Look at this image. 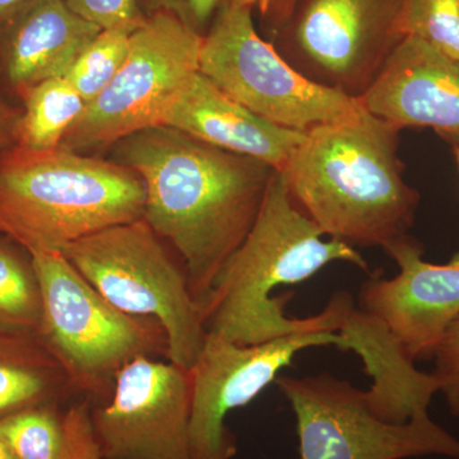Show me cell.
Listing matches in <instances>:
<instances>
[{
	"instance_id": "ac0fdd59",
	"label": "cell",
	"mask_w": 459,
	"mask_h": 459,
	"mask_svg": "<svg viewBox=\"0 0 459 459\" xmlns=\"http://www.w3.org/2000/svg\"><path fill=\"white\" fill-rule=\"evenodd\" d=\"M25 113L14 123L16 144L31 150L60 147L86 102L65 77L49 78L23 93Z\"/></svg>"
},
{
	"instance_id": "277c9868",
	"label": "cell",
	"mask_w": 459,
	"mask_h": 459,
	"mask_svg": "<svg viewBox=\"0 0 459 459\" xmlns=\"http://www.w3.org/2000/svg\"><path fill=\"white\" fill-rule=\"evenodd\" d=\"M146 190L122 164L65 147L0 151V234L30 255L142 219Z\"/></svg>"
},
{
	"instance_id": "ba28073f",
	"label": "cell",
	"mask_w": 459,
	"mask_h": 459,
	"mask_svg": "<svg viewBox=\"0 0 459 459\" xmlns=\"http://www.w3.org/2000/svg\"><path fill=\"white\" fill-rule=\"evenodd\" d=\"M202 41L186 18L162 9L131 36V49L107 89L86 105L60 146H108L162 126L168 111L199 72Z\"/></svg>"
},
{
	"instance_id": "3957f363",
	"label": "cell",
	"mask_w": 459,
	"mask_h": 459,
	"mask_svg": "<svg viewBox=\"0 0 459 459\" xmlns=\"http://www.w3.org/2000/svg\"><path fill=\"white\" fill-rule=\"evenodd\" d=\"M398 133L364 107L305 132L280 172L323 235L383 249L409 235L420 195L403 179Z\"/></svg>"
},
{
	"instance_id": "f546056e",
	"label": "cell",
	"mask_w": 459,
	"mask_h": 459,
	"mask_svg": "<svg viewBox=\"0 0 459 459\" xmlns=\"http://www.w3.org/2000/svg\"><path fill=\"white\" fill-rule=\"evenodd\" d=\"M0 459H17L2 442H0Z\"/></svg>"
},
{
	"instance_id": "ffe728a7",
	"label": "cell",
	"mask_w": 459,
	"mask_h": 459,
	"mask_svg": "<svg viewBox=\"0 0 459 459\" xmlns=\"http://www.w3.org/2000/svg\"><path fill=\"white\" fill-rule=\"evenodd\" d=\"M65 440L63 407H35L0 419V442L17 459H60Z\"/></svg>"
},
{
	"instance_id": "30bf717a",
	"label": "cell",
	"mask_w": 459,
	"mask_h": 459,
	"mask_svg": "<svg viewBox=\"0 0 459 459\" xmlns=\"http://www.w3.org/2000/svg\"><path fill=\"white\" fill-rule=\"evenodd\" d=\"M407 0H307L283 56L313 82L360 100L404 38Z\"/></svg>"
},
{
	"instance_id": "4fadbf2b",
	"label": "cell",
	"mask_w": 459,
	"mask_h": 459,
	"mask_svg": "<svg viewBox=\"0 0 459 459\" xmlns=\"http://www.w3.org/2000/svg\"><path fill=\"white\" fill-rule=\"evenodd\" d=\"M360 102L398 131L427 126L459 147V60L415 36L402 39Z\"/></svg>"
},
{
	"instance_id": "4dcf8cb0",
	"label": "cell",
	"mask_w": 459,
	"mask_h": 459,
	"mask_svg": "<svg viewBox=\"0 0 459 459\" xmlns=\"http://www.w3.org/2000/svg\"><path fill=\"white\" fill-rule=\"evenodd\" d=\"M455 159H457V164L459 168V147H455Z\"/></svg>"
},
{
	"instance_id": "83f0119b",
	"label": "cell",
	"mask_w": 459,
	"mask_h": 459,
	"mask_svg": "<svg viewBox=\"0 0 459 459\" xmlns=\"http://www.w3.org/2000/svg\"><path fill=\"white\" fill-rule=\"evenodd\" d=\"M29 2L30 0H0V27Z\"/></svg>"
},
{
	"instance_id": "52a82bcc",
	"label": "cell",
	"mask_w": 459,
	"mask_h": 459,
	"mask_svg": "<svg viewBox=\"0 0 459 459\" xmlns=\"http://www.w3.org/2000/svg\"><path fill=\"white\" fill-rule=\"evenodd\" d=\"M253 9L222 4L202 41L199 72L268 122L307 132L361 110L360 100L305 77L263 40Z\"/></svg>"
},
{
	"instance_id": "6da1fadb",
	"label": "cell",
	"mask_w": 459,
	"mask_h": 459,
	"mask_svg": "<svg viewBox=\"0 0 459 459\" xmlns=\"http://www.w3.org/2000/svg\"><path fill=\"white\" fill-rule=\"evenodd\" d=\"M117 143L122 165L143 181V219L174 247L201 307L252 229L274 169L169 126Z\"/></svg>"
},
{
	"instance_id": "f1b7e54d",
	"label": "cell",
	"mask_w": 459,
	"mask_h": 459,
	"mask_svg": "<svg viewBox=\"0 0 459 459\" xmlns=\"http://www.w3.org/2000/svg\"><path fill=\"white\" fill-rule=\"evenodd\" d=\"M5 138H7V128H5L4 117H3L2 110H0V146L4 143Z\"/></svg>"
},
{
	"instance_id": "8992f818",
	"label": "cell",
	"mask_w": 459,
	"mask_h": 459,
	"mask_svg": "<svg viewBox=\"0 0 459 459\" xmlns=\"http://www.w3.org/2000/svg\"><path fill=\"white\" fill-rule=\"evenodd\" d=\"M164 243L142 217L80 238L60 253L117 309L157 320L168 336V360L190 370L207 331L186 267Z\"/></svg>"
},
{
	"instance_id": "44dd1931",
	"label": "cell",
	"mask_w": 459,
	"mask_h": 459,
	"mask_svg": "<svg viewBox=\"0 0 459 459\" xmlns=\"http://www.w3.org/2000/svg\"><path fill=\"white\" fill-rule=\"evenodd\" d=\"M132 33L122 29L102 30L66 72L65 80L86 104L107 89L126 63Z\"/></svg>"
},
{
	"instance_id": "e0dca14e",
	"label": "cell",
	"mask_w": 459,
	"mask_h": 459,
	"mask_svg": "<svg viewBox=\"0 0 459 459\" xmlns=\"http://www.w3.org/2000/svg\"><path fill=\"white\" fill-rule=\"evenodd\" d=\"M75 397L65 371L33 333L0 332V419Z\"/></svg>"
},
{
	"instance_id": "7c38bea8",
	"label": "cell",
	"mask_w": 459,
	"mask_h": 459,
	"mask_svg": "<svg viewBox=\"0 0 459 459\" xmlns=\"http://www.w3.org/2000/svg\"><path fill=\"white\" fill-rule=\"evenodd\" d=\"M385 252L400 272L392 279L371 274L362 283L358 307L382 323L413 361L433 359L459 316V253L446 264L429 263L421 244L409 235Z\"/></svg>"
},
{
	"instance_id": "2e32d148",
	"label": "cell",
	"mask_w": 459,
	"mask_h": 459,
	"mask_svg": "<svg viewBox=\"0 0 459 459\" xmlns=\"http://www.w3.org/2000/svg\"><path fill=\"white\" fill-rule=\"evenodd\" d=\"M101 31L65 0H30L0 27L9 83L23 95L36 83L65 77Z\"/></svg>"
},
{
	"instance_id": "4316f807",
	"label": "cell",
	"mask_w": 459,
	"mask_h": 459,
	"mask_svg": "<svg viewBox=\"0 0 459 459\" xmlns=\"http://www.w3.org/2000/svg\"><path fill=\"white\" fill-rule=\"evenodd\" d=\"M220 3H222V0H183L188 14L186 21L197 30V27L204 26L210 21Z\"/></svg>"
},
{
	"instance_id": "cb8c5ba5",
	"label": "cell",
	"mask_w": 459,
	"mask_h": 459,
	"mask_svg": "<svg viewBox=\"0 0 459 459\" xmlns=\"http://www.w3.org/2000/svg\"><path fill=\"white\" fill-rule=\"evenodd\" d=\"M433 359V376L439 385V392L446 398L449 412L459 419V316L446 329Z\"/></svg>"
},
{
	"instance_id": "7a4b0ae2",
	"label": "cell",
	"mask_w": 459,
	"mask_h": 459,
	"mask_svg": "<svg viewBox=\"0 0 459 459\" xmlns=\"http://www.w3.org/2000/svg\"><path fill=\"white\" fill-rule=\"evenodd\" d=\"M295 204L283 175L272 172L261 210L243 243L230 255L201 305L207 333L238 344H256L313 331L342 332L356 305L338 291L307 318L287 316L294 292L273 298L281 286L309 280L329 263L369 270L356 247L331 238Z\"/></svg>"
},
{
	"instance_id": "484cf974",
	"label": "cell",
	"mask_w": 459,
	"mask_h": 459,
	"mask_svg": "<svg viewBox=\"0 0 459 459\" xmlns=\"http://www.w3.org/2000/svg\"><path fill=\"white\" fill-rule=\"evenodd\" d=\"M300 0H222V4L234 7L258 8L263 16L276 25L289 22Z\"/></svg>"
},
{
	"instance_id": "5b68a950",
	"label": "cell",
	"mask_w": 459,
	"mask_h": 459,
	"mask_svg": "<svg viewBox=\"0 0 459 459\" xmlns=\"http://www.w3.org/2000/svg\"><path fill=\"white\" fill-rule=\"evenodd\" d=\"M31 255L41 289L36 336L65 371L74 395L102 403L126 364L168 359V336L157 320L117 309L62 253Z\"/></svg>"
},
{
	"instance_id": "d6986e66",
	"label": "cell",
	"mask_w": 459,
	"mask_h": 459,
	"mask_svg": "<svg viewBox=\"0 0 459 459\" xmlns=\"http://www.w3.org/2000/svg\"><path fill=\"white\" fill-rule=\"evenodd\" d=\"M41 319V289L32 255L0 234V332L33 333Z\"/></svg>"
},
{
	"instance_id": "d4e9b609",
	"label": "cell",
	"mask_w": 459,
	"mask_h": 459,
	"mask_svg": "<svg viewBox=\"0 0 459 459\" xmlns=\"http://www.w3.org/2000/svg\"><path fill=\"white\" fill-rule=\"evenodd\" d=\"M91 401L80 398L65 409V440L60 459H100L90 420Z\"/></svg>"
},
{
	"instance_id": "5bb4252c",
	"label": "cell",
	"mask_w": 459,
	"mask_h": 459,
	"mask_svg": "<svg viewBox=\"0 0 459 459\" xmlns=\"http://www.w3.org/2000/svg\"><path fill=\"white\" fill-rule=\"evenodd\" d=\"M287 401L300 459H407L415 453L409 429L377 418L358 395L300 389Z\"/></svg>"
},
{
	"instance_id": "8fae6325",
	"label": "cell",
	"mask_w": 459,
	"mask_h": 459,
	"mask_svg": "<svg viewBox=\"0 0 459 459\" xmlns=\"http://www.w3.org/2000/svg\"><path fill=\"white\" fill-rule=\"evenodd\" d=\"M190 411L189 370L135 359L117 373L108 400L91 404L100 459H193Z\"/></svg>"
},
{
	"instance_id": "9c48e42d",
	"label": "cell",
	"mask_w": 459,
	"mask_h": 459,
	"mask_svg": "<svg viewBox=\"0 0 459 459\" xmlns=\"http://www.w3.org/2000/svg\"><path fill=\"white\" fill-rule=\"evenodd\" d=\"M327 346L353 351L361 359L370 349L364 332H303L256 344H238L207 333L202 351L189 370L192 458H234L237 437L226 425L229 413L258 397L281 370L294 365L299 352Z\"/></svg>"
},
{
	"instance_id": "7402d4cb",
	"label": "cell",
	"mask_w": 459,
	"mask_h": 459,
	"mask_svg": "<svg viewBox=\"0 0 459 459\" xmlns=\"http://www.w3.org/2000/svg\"><path fill=\"white\" fill-rule=\"evenodd\" d=\"M403 32L459 60V0H407Z\"/></svg>"
},
{
	"instance_id": "9a60e30c",
	"label": "cell",
	"mask_w": 459,
	"mask_h": 459,
	"mask_svg": "<svg viewBox=\"0 0 459 459\" xmlns=\"http://www.w3.org/2000/svg\"><path fill=\"white\" fill-rule=\"evenodd\" d=\"M162 126L177 129L282 171L305 133L263 119L198 72L166 114Z\"/></svg>"
},
{
	"instance_id": "603a6c76",
	"label": "cell",
	"mask_w": 459,
	"mask_h": 459,
	"mask_svg": "<svg viewBox=\"0 0 459 459\" xmlns=\"http://www.w3.org/2000/svg\"><path fill=\"white\" fill-rule=\"evenodd\" d=\"M65 3L75 14L101 30L134 32L146 20L135 0H65Z\"/></svg>"
}]
</instances>
